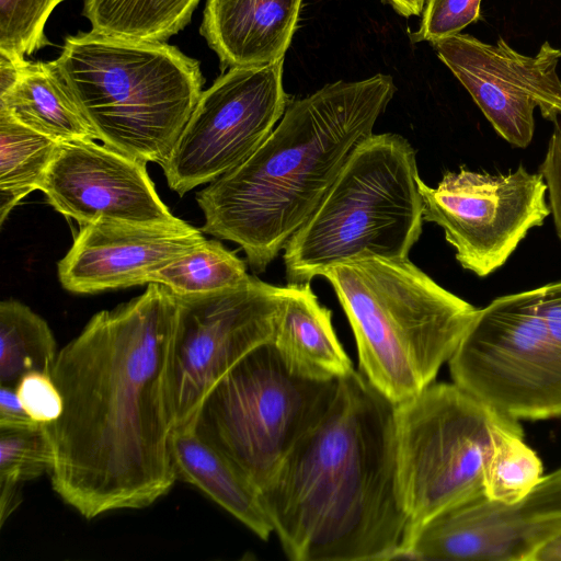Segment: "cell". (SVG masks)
I'll return each mask as SVG.
<instances>
[{"mask_svg":"<svg viewBox=\"0 0 561 561\" xmlns=\"http://www.w3.org/2000/svg\"><path fill=\"white\" fill-rule=\"evenodd\" d=\"M175 320L173 293L149 283L95 313L58 352L51 377L62 412L45 425L55 449L50 481L88 520L150 506L178 480L168 391Z\"/></svg>","mask_w":561,"mask_h":561,"instance_id":"6da1fadb","label":"cell"},{"mask_svg":"<svg viewBox=\"0 0 561 561\" xmlns=\"http://www.w3.org/2000/svg\"><path fill=\"white\" fill-rule=\"evenodd\" d=\"M261 497L293 561L407 559L412 529L397 482L394 404L359 370L337 379Z\"/></svg>","mask_w":561,"mask_h":561,"instance_id":"7a4b0ae2","label":"cell"},{"mask_svg":"<svg viewBox=\"0 0 561 561\" xmlns=\"http://www.w3.org/2000/svg\"><path fill=\"white\" fill-rule=\"evenodd\" d=\"M396 92L389 75L328 83L291 101L259 148L197 192L202 232L237 243L263 273L317 208Z\"/></svg>","mask_w":561,"mask_h":561,"instance_id":"3957f363","label":"cell"},{"mask_svg":"<svg viewBox=\"0 0 561 561\" xmlns=\"http://www.w3.org/2000/svg\"><path fill=\"white\" fill-rule=\"evenodd\" d=\"M321 276L348 319L358 370L393 404L434 382L479 310L409 259L363 255Z\"/></svg>","mask_w":561,"mask_h":561,"instance_id":"277c9868","label":"cell"},{"mask_svg":"<svg viewBox=\"0 0 561 561\" xmlns=\"http://www.w3.org/2000/svg\"><path fill=\"white\" fill-rule=\"evenodd\" d=\"M55 62L98 140L160 165L203 92L199 62L164 42L92 28L68 36Z\"/></svg>","mask_w":561,"mask_h":561,"instance_id":"5b68a950","label":"cell"},{"mask_svg":"<svg viewBox=\"0 0 561 561\" xmlns=\"http://www.w3.org/2000/svg\"><path fill=\"white\" fill-rule=\"evenodd\" d=\"M416 152L394 133L352 151L317 208L284 248L287 284H308L363 255L407 260L424 221Z\"/></svg>","mask_w":561,"mask_h":561,"instance_id":"8992f818","label":"cell"},{"mask_svg":"<svg viewBox=\"0 0 561 561\" xmlns=\"http://www.w3.org/2000/svg\"><path fill=\"white\" fill-rule=\"evenodd\" d=\"M448 365L453 382L511 417L561 416V280L479 309Z\"/></svg>","mask_w":561,"mask_h":561,"instance_id":"52a82bcc","label":"cell"},{"mask_svg":"<svg viewBox=\"0 0 561 561\" xmlns=\"http://www.w3.org/2000/svg\"><path fill=\"white\" fill-rule=\"evenodd\" d=\"M510 430H523L519 420L455 382H432L394 404L397 482L412 538L436 514L484 492L494 443Z\"/></svg>","mask_w":561,"mask_h":561,"instance_id":"ba28073f","label":"cell"},{"mask_svg":"<svg viewBox=\"0 0 561 561\" xmlns=\"http://www.w3.org/2000/svg\"><path fill=\"white\" fill-rule=\"evenodd\" d=\"M336 380L319 382L291 375L270 342L226 374L184 427L221 454L261 493L324 410Z\"/></svg>","mask_w":561,"mask_h":561,"instance_id":"9c48e42d","label":"cell"},{"mask_svg":"<svg viewBox=\"0 0 561 561\" xmlns=\"http://www.w3.org/2000/svg\"><path fill=\"white\" fill-rule=\"evenodd\" d=\"M285 293L249 277L239 286L178 295L168 375L174 430L186 426L208 392L243 357L270 343Z\"/></svg>","mask_w":561,"mask_h":561,"instance_id":"30bf717a","label":"cell"},{"mask_svg":"<svg viewBox=\"0 0 561 561\" xmlns=\"http://www.w3.org/2000/svg\"><path fill=\"white\" fill-rule=\"evenodd\" d=\"M284 58L232 67L203 91L161 165L180 196L243 162L267 138L291 102L283 85Z\"/></svg>","mask_w":561,"mask_h":561,"instance_id":"8fae6325","label":"cell"},{"mask_svg":"<svg viewBox=\"0 0 561 561\" xmlns=\"http://www.w3.org/2000/svg\"><path fill=\"white\" fill-rule=\"evenodd\" d=\"M424 221L443 228L459 264L480 277L501 267L527 232L550 214L541 173L523 165L491 175L461 168L428 186L420 180Z\"/></svg>","mask_w":561,"mask_h":561,"instance_id":"7c38bea8","label":"cell"},{"mask_svg":"<svg viewBox=\"0 0 561 561\" xmlns=\"http://www.w3.org/2000/svg\"><path fill=\"white\" fill-rule=\"evenodd\" d=\"M560 531L561 468L517 502L482 492L442 511L415 531L407 559L531 561Z\"/></svg>","mask_w":561,"mask_h":561,"instance_id":"4fadbf2b","label":"cell"},{"mask_svg":"<svg viewBox=\"0 0 561 561\" xmlns=\"http://www.w3.org/2000/svg\"><path fill=\"white\" fill-rule=\"evenodd\" d=\"M432 45L511 145L524 148L531 141L535 107L553 123L561 117V79L557 72L561 50L548 42L531 57L513 49L502 37L488 44L459 33Z\"/></svg>","mask_w":561,"mask_h":561,"instance_id":"5bb4252c","label":"cell"},{"mask_svg":"<svg viewBox=\"0 0 561 561\" xmlns=\"http://www.w3.org/2000/svg\"><path fill=\"white\" fill-rule=\"evenodd\" d=\"M146 164L96 140L64 142L39 191L56 211L80 226L98 220L175 219L159 197Z\"/></svg>","mask_w":561,"mask_h":561,"instance_id":"9a60e30c","label":"cell"},{"mask_svg":"<svg viewBox=\"0 0 561 561\" xmlns=\"http://www.w3.org/2000/svg\"><path fill=\"white\" fill-rule=\"evenodd\" d=\"M206 241L180 218L160 222L98 220L80 226L58 262L61 286L76 294L148 284L151 273Z\"/></svg>","mask_w":561,"mask_h":561,"instance_id":"2e32d148","label":"cell"},{"mask_svg":"<svg viewBox=\"0 0 561 561\" xmlns=\"http://www.w3.org/2000/svg\"><path fill=\"white\" fill-rule=\"evenodd\" d=\"M302 0H207L201 33L222 68L285 57Z\"/></svg>","mask_w":561,"mask_h":561,"instance_id":"e0dca14e","label":"cell"},{"mask_svg":"<svg viewBox=\"0 0 561 561\" xmlns=\"http://www.w3.org/2000/svg\"><path fill=\"white\" fill-rule=\"evenodd\" d=\"M271 344L294 376L319 382L340 379L354 370L310 283L287 284Z\"/></svg>","mask_w":561,"mask_h":561,"instance_id":"ac0fdd59","label":"cell"},{"mask_svg":"<svg viewBox=\"0 0 561 561\" xmlns=\"http://www.w3.org/2000/svg\"><path fill=\"white\" fill-rule=\"evenodd\" d=\"M171 453L178 479L199 489L259 538L268 540L273 526L260 491L221 454L190 427L173 430Z\"/></svg>","mask_w":561,"mask_h":561,"instance_id":"d6986e66","label":"cell"},{"mask_svg":"<svg viewBox=\"0 0 561 561\" xmlns=\"http://www.w3.org/2000/svg\"><path fill=\"white\" fill-rule=\"evenodd\" d=\"M0 110L58 144L98 140L55 60H26L13 87L0 94Z\"/></svg>","mask_w":561,"mask_h":561,"instance_id":"ffe728a7","label":"cell"},{"mask_svg":"<svg viewBox=\"0 0 561 561\" xmlns=\"http://www.w3.org/2000/svg\"><path fill=\"white\" fill-rule=\"evenodd\" d=\"M59 144L0 110V224L30 193L39 190Z\"/></svg>","mask_w":561,"mask_h":561,"instance_id":"44dd1931","label":"cell"},{"mask_svg":"<svg viewBox=\"0 0 561 561\" xmlns=\"http://www.w3.org/2000/svg\"><path fill=\"white\" fill-rule=\"evenodd\" d=\"M199 0H84L92 28L112 36L165 42L190 22Z\"/></svg>","mask_w":561,"mask_h":561,"instance_id":"7402d4cb","label":"cell"},{"mask_svg":"<svg viewBox=\"0 0 561 561\" xmlns=\"http://www.w3.org/2000/svg\"><path fill=\"white\" fill-rule=\"evenodd\" d=\"M58 355L47 322L24 304L0 302V385L15 386L27 373L51 375Z\"/></svg>","mask_w":561,"mask_h":561,"instance_id":"603a6c76","label":"cell"},{"mask_svg":"<svg viewBox=\"0 0 561 561\" xmlns=\"http://www.w3.org/2000/svg\"><path fill=\"white\" fill-rule=\"evenodd\" d=\"M248 277L247 264L234 251L206 240L151 273L148 284H161L178 295H203L237 287Z\"/></svg>","mask_w":561,"mask_h":561,"instance_id":"cb8c5ba5","label":"cell"},{"mask_svg":"<svg viewBox=\"0 0 561 561\" xmlns=\"http://www.w3.org/2000/svg\"><path fill=\"white\" fill-rule=\"evenodd\" d=\"M523 437V430L499 434L484 470V493L489 499L517 502L543 477L541 460Z\"/></svg>","mask_w":561,"mask_h":561,"instance_id":"d4e9b609","label":"cell"},{"mask_svg":"<svg viewBox=\"0 0 561 561\" xmlns=\"http://www.w3.org/2000/svg\"><path fill=\"white\" fill-rule=\"evenodd\" d=\"M55 462V449L44 424L19 430H0V486L20 488Z\"/></svg>","mask_w":561,"mask_h":561,"instance_id":"484cf974","label":"cell"},{"mask_svg":"<svg viewBox=\"0 0 561 561\" xmlns=\"http://www.w3.org/2000/svg\"><path fill=\"white\" fill-rule=\"evenodd\" d=\"M64 0H0V54L15 61L49 44L45 24Z\"/></svg>","mask_w":561,"mask_h":561,"instance_id":"4316f807","label":"cell"},{"mask_svg":"<svg viewBox=\"0 0 561 561\" xmlns=\"http://www.w3.org/2000/svg\"><path fill=\"white\" fill-rule=\"evenodd\" d=\"M482 0H426L417 31L410 33L413 43L431 44L459 34L481 19Z\"/></svg>","mask_w":561,"mask_h":561,"instance_id":"83f0119b","label":"cell"},{"mask_svg":"<svg viewBox=\"0 0 561 561\" xmlns=\"http://www.w3.org/2000/svg\"><path fill=\"white\" fill-rule=\"evenodd\" d=\"M14 388L22 407L33 421L48 425L58 420L64 403L51 375L27 373Z\"/></svg>","mask_w":561,"mask_h":561,"instance_id":"f1b7e54d","label":"cell"},{"mask_svg":"<svg viewBox=\"0 0 561 561\" xmlns=\"http://www.w3.org/2000/svg\"><path fill=\"white\" fill-rule=\"evenodd\" d=\"M540 173L547 185L550 209L561 240V117L554 122L546 158L540 165Z\"/></svg>","mask_w":561,"mask_h":561,"instance_id":"f546056e","label":"cell"},{"mask_svg":"<svg viewBox=\"0 0 561 561\" xmlns=\"http://www.w3.org/2000/svg\"><path fill=\"white\" fill-rule=\"evenodd\" d=\"M41 425L33 421L22 407L15 388L1 386L0 430H19Z\"/></svg>","mask_w":561,"mask_h":561,"instance_id":"4dcf8cb0","label":"cell"},{"mask_svg":"<svg viewBox=\"0 0 561 561\" xmlns=\"http://www.w3.org/2000/svg\"><path fill=\"white\" fill-rule=\"evenodd\" d=\"M531 561H561V531L543 543Z\"/></svg>","mask_w":561,"mask_h":561,"instance_id":"1f68e13d","label":"cell"},{"mask_svg":"<svg viewBox=\"0 0 561 561\" xmlns=\"http://www.w3.org/2000/svg\"><path fill=\"white\" fill-rule=\"evenodd\" d=\"M401 15L409 18L420 15L425 7L426 0H387Z\"/></svg>","mask_w":561,"mask_h":561,"instance_id":"d6a6232c","label":"cell"}]
</instances>
